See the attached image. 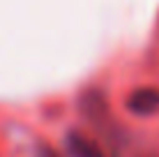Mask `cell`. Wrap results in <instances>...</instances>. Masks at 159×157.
Returning <instances> with one entry per match:
<instances>
[{"instance_id": "cell-1", "label": "cell", "mask_w": 159, "mask_h": 157, "mask_svg": "<svg viewBox=\"0 0 159 157\" xmlns=\"http://www.w3.org/2000/svg\"><path fill=\"white\" fill-rule=\"evenodd\" d=\"M127 106L139 116H152L159 111V90L155 88H139L134 90L127 102Z\"/></svg>"}, {"instance_id": "cell-2", "label": "cell", "mask_w": 159, "mask_h": 157, "mask_svg": "<svg viewBox=\"0 0 159 157\" xmlns=\"http://www.w3.org/2000/svg\"><path fill=\"white\" fill-rule=\"evenodd\" d=\"M65 145H67V153L72 157H104L102 148L92 141V139L83 136V134H76V132L67 134Z\"/></svg>"}, {"instance_id": "cell-3", "label": "cell", "mask_w": 159, "mask_h": 157, "mask_svg": "<svg viewBox=\"0 0 159 157\" xmlns=\"http://www.w3.org/2000/svg\"><path fill=\"white\" fill-rule=\"evenodd\" d=\"M35 157H60V155L51 148V145H39L37 153H35Z\"/></svg>"}]
</instances>
